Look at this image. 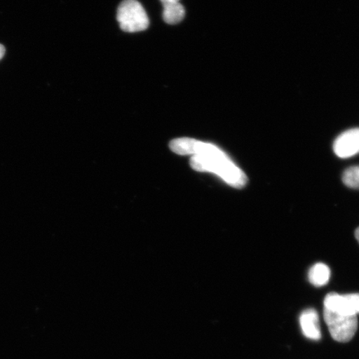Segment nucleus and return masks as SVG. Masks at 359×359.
Returning a JSON list of instances; mask_svg holds the SVG:
<instances>
[{
  "instance_id": "nucleus-4",
  "label": "nucleus",
  "mask_w": 359,
  "mask_h": 359,
  "mask_svg": "<svg viewBox=\"0 0 359 359\" xmlns=\"http://www.w3.org/2000/svg\"><path fill=\"white\" fill-rule=\"evenodd\" d=\"M324 304L325 309L329 311L357 316L359 313V294L342 295L334 292L326 296Z\"/></svg>"
},
{
  "instance_id": "nucleus-8",
  "label": "nucleus",
  "mask_w": 359,
  "mask_h": 359,
  "mask_svg": "<svg viewBox=\"0 0 359 359\" xmlns=\"http://www.w3.org/2000/svg\"><path fill=\"white\" fill-rule=\"evenodd\" d=\"M330 269L326 264L318 263L314 264L309 271V280L316 287L324 286L330 279Z\"/></svg>"
},
{
  "instance_id": "nucleus-2",
  "label": "nucleus",
  "mask_w": 359,
  "mask_h": 359,
  "mask_svg": "<svg viewBox=\"0 0 359 359\" xmlns=\"http://www.w3.org/2000/svg\"><path fill=\"white\" fill-rule=\"evenodd\" d=\"M120 28L127 33L144 31L149 26V19L142 4L137 0H124L116 13Z\"/></svg>"
},
{
  "instance_id": "nucleus-1",
  "label": "nucleus",
  "mask_w": 359,
  "mask_h": 359,
  "mask_svg": "<svg viewBox=\"0 0 359 359\" xmlns=\"http://www.w3.org/2000/svg\"><path fill=\"white\" fill-rule=\"evenodd\" d=\"M193 170L200 172H210L221 177L232 187L241 189L248 182L245 173L230 157L212 143L196 141L190 161Z\"/></svg>"
},
{
  "instance_id": "nucleus-10",
  "label": "nucleus",
  "mask_w": 359,
  "mask_h": 359,
  "mask_svg": "<svg viewBox=\"0 0 359 359\" xmlns=\"http://www.w3.org/2000/svg\"><path fill=\"white\" fill-rule=\"evenodd\" d=\"M342 180L345 186L359 190V165H354L345 170Z\"/></svg>"
},
{
  "instance_id": "nucleus-5",
  "label": "nucleus",
  "mask_w": 359,
  "mask_h": 359,
  "mask_svg": "<svg viewBox=\"0 0 359 359\" xmlns=\"http://www.w3.org/2000/svg\"><path fill=\"white\" fill-rule=\"evenodd\" d=\"M335 154L341 158H348L359 152V128L348 130L336 139Z\"/></svg>"
},
{
  "instance_id": "nucleus-11",
  "label": "nucleus",
  "mask_w": 359,
  "mask_h": 359,
  "mask_svg": "<svg viewBox=\"0 0 359 359\" xmlns=\"http://www.w3.org/2000/svg\"><path fill=\"white\" fill-rule=\"evenodd\" d=\"M4 55H6V48L2 44H0V60H2Z\"/></svg>"
},
{
  "instance_id": "nucleus-12",
  "label": "nucleus",
  "mask_w": 359,
  "mask_h": 359,
  "mask_svg": "<svg viewBox=\"0 0 359 359\" xmlns=\"http://www.w3.org/2000/svg\"><path fill=\"white\" fill-rule=\"evenodd\" d=\"M355 237L359 243V227L357 229V230L355 231Z\"/></svg>"
},
{
  "instance_id": "nucleus-7",
  "label": "nucleus",
  "mask_w": 359,
  "mask_h": 359,
  "mask_svg": "<svg viewBox=\"0 0 359 359\" xmlns=\"http://www.w3.org/2000/svg\"><path fill=\"white\" fill-rule=\"evenodd\" d=\"M163 20L168 25H177L185 18L186 11L180 0H163Z\"/></svg>"
},
{
  "instance_id": "nucleus-3",
  "label": "nucleus",
  "mask_w": 359,
  "mask_h": 359,
  "mask_svg": "<svg viewBox=\"0 0 359 359\" xmlns=\"http://www.w3.org/2000/svg\"><path fill=\"white\" fill-rule=\"evenodd\" d=\"M324 318L332 338L337 342L348 343L355 335L358 326L356 316H345L324 309Z\"/></svg>"
},
{
  "instance_id": "nucleus-9",
  "label": "nucleus",
  "mask_w": 359,
  "mask_h": 359,
  "mask_svg": "<svg viewBox=\"0 0 359 359\" xmlns=\"http://www.w3.org/2000/svg\"><path fill=\"white\" fill-rule=\"evenodd\" d=\"M196 139L182 137L170 142V148L175 154L182 156L193 155Z\"/></svg>"
},
{
  "instance_id": "nucleus-6",
  "label": "nucleus",
  "mask_w": 359,
  "mask_h": 359,
  "mask_svg": "<svg viewBox=\"0 0 359 359\" xmlns=\"http://www.w3.org/2000/svg\"><path fill=\"white\" fill-rule=\"evenodd\" d=\"M299 324L306 338L312 340L321 339L320 318L316 309H308L304 311L299 317Z\"/></svg>"
}]
</instances>
